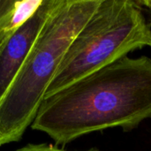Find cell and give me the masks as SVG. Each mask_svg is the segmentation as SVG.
I'll use <instances>...</instances> for the list:
<instances>
[{
  "instance_id": "1",
  "label": "cell",
  "mask_w": 151,
  "mask_h": 151,
  "mask_svg": "<svg viewBox=\"0 0 151 151\" xmlns=\"http://www.w3.org/2000/svg\"><path fill=\"white\" fill-rule=\"evenodd\" d=\"M151 118V59L124 57L43 98L31 128L56 145Z\"/></svg>"
},
{
  "instance_id": "2",
  "label": "cell",
  "mask_w": 151,
  "mask_h": 151,
  "mask_svg": "<svg viewBox=\"0 0 151 151\" xmlns=\"http://www.w3.org/2000/svg\"><path fill=\"white\" fill-rule=\"evenodd\" d=\"M101 0H57L29 53L0 100V146L31 127L68 47Z\"/></svg>"
},
{
  "instance_id": "3",
  "label": "cell",
  "mask_w": 151,
  "mask_h": 151,
  "mask_svg": "<svg viewBox=\"0 0 151 151\" xmlns=\"http://www.w3.org/2000/svg\"><path fill=\"white\" fill-rule=\"evenodd\" d=\"M150 37L139 1L101 0L68 47L44 97L149 46Z\"/></svg>"
},
{
  "instance_id": "4",
  "label": "cell",
  "mask_w": 151,
  "mask_h": 151,
  "mask_svg": "<svg viewBox=\"0 0 151 151\" xmlns=\"http://www.w3.org/2000/svg\"><path fill=\"white\" fill-rule=\"evenodd\" d=\"M57 0H42L35 12L0 48V100L10 87Z\"/></svg>"
},
{
  "instance_id": "5",
  "label": "cell",
  "mask_w": 151,
  "mask_h": 151,
  "mask_svg": "<svg viewBox=\"0 0 151 151\" xmlns=\"http://www.w3.org/2000/svg\"><path fill=\"white\" fill-rule=\"evenodd\" d=\"M42 0H0V48L35 12Z\"/></svg>"
},
{
  "instance_id": "6",
  "label": "cell",
  "mask_w": 151,
  "mask_h": 151,
  "mask_svg": "<svg viewBox=\"0 0 151 151\" xmlns=\"http://www.w3.org/2000/svg\"><path fill=\"white\" fill-rule=\"evenodd\" d=\"M16 151H67L63 149H59L57 145H52L49 143H40V144H27ZM86 151H100L97 149H90Z\"/></svg>"
},
{
  "instance_id": "7",
  "label": "cell",
  "mask_w": 151,
  "mask_h": 151,
  "mask_svg": "<svg viewBox=\"0 0 151 151\" xmlns=\"http://www.w3.org/2000/svg\"><path fill=\"white\" fill-rule=\"evenodd\" d=\"M139 4L142 6H145L151 13V0H142V1H139ZM151 47V37H150V45Z\"/></svg>"
}]
</instances>
